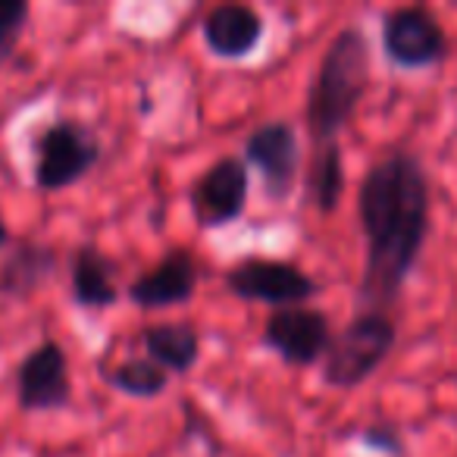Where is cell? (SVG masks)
I'll list each match as a JSON object with an SVG mask.
<instances>
[{
	"mask_svg": "<svg viewBox=\"0 0 457 457\" xmlns=\"http://www.w3.org/2000/svg\"><path fill=\"white\" fill-rule=\"evenodd\" d=\"M357 220L367 242L357 313H388L404 295L432 228V185L417 154L395 147L370 166L357 188Z\"/></svg>",
	"mask_w": 457,
	"mask_h": 457,
	"instance_id": "cell-1",
	"label": "cell"
},
{
	"mask_svg": "<svg viewBox=\"0 0 457 457\" xmlns=\"http://www.w3.org/2000/svg\"><path fill=\"white\" fill-rule=\"evenodd\" d=\"M370 41L363 29L345 26L323 51L304 101V126L313 147L338 141L370 88Z\"/></svg>",
	"mask_w": 457,
	"mask_h": 457,
	"instance_id": "cell-2",
	"label": "cell"
},
{
	"mask_svg": "<svg viewBox=\"0 0 457 457\" xmlns=\"http://www.w3.org/2000/svg\"><path fill=\"white\" fill-rule=\"evenodd\" d=\"M398 342L392 313L363 311L332 338L323 357V382L332 388H357L388 361Z\"/></svg>",
	"mask_w": 457,
	"mask_h": 457,
	"instance_id": "cell-3",
	"label": "cell"
},
{
	"mask_svg": "<svg viewBox=\"0 0 457 457\" xmlns=\"http://www.w3.org/2000/svg\"><path fill=\"white\" fill-rule=\"evenodd\" d=\"M104 145L91 126L79 120H54L35 138V188L57 195L79 185L97 163Z\"/></svg>",
	"mask_w": 457,
	"mask_h": 457,
	"instance_id": "cell-4",
	"label": "cell"
},
{
	"mask_svg": "<svg viewBox=\"0 0 457 457\" xmlns=\"http://www.w3.org/2000/svg\"><path fill=\"white\" fill-rule=\"evenodd\" d=\"M226 288L238 301L267 304L273 311L304 307L320 292L311 273L288 261H276V257H242L226 270Z\"/></svg>",
	"mask_w": 457,
	"mask_h": 457,
	"instance_id": "cell-5",
	"label": "cell"
},
{
	"mask_svg": "<svg viewBox=\"0 0 457 457\" xmlns=\"http://www.w3.org/2000/svg\"><path fill=\"white\" fill-rule=\"evenodd\" d=\"M382 54L395 70H432L448 57V35L426 7H395L379 26Z\"/></svg>",
	"mask_w": 457,
	"mask_h": 457,
	"instance_id": "cell-6",
	"label": "cell"
},
{
	"mask_svg": "<svg viewBox=\"0 0 457 457\" xmlns=\"http://www.w3.org/2000/svg\"><path fill=\"white\" fill-rule=\"evenodd\" d=\"M242 160L261 172L267 201L286 204L288 197L295 195V188H298L301 163H304L298 129L286 120L261 122V126L245 138Z\"/></svg>",
	"mask_w": 457,
	"mask_h": 457,
	"instance_id": "cell-7",
	"label": "cell"
},
{
	"mask_svg": "<svg viewBox=\"0 0 457 457\" xmlns=\"http://www.w3.org/2000/svg\"><path fill=\"white\" fill-rule=\"evenodd\" d=\"M251 176L242 157H220L191 182L188 207L197 228H226L248 207Z\"/></svg>",
	"mask_w": 457,
	"mask_h": 457,
	"instance_id": "cell-8",
	"label": "cell"
},
{
	"mask_svg": "<svg viewBox=\"0 0 457 457\" xmlns=\"http://www.w3.org/2000/svg\"><path fill=\"white\" fill-rule=\"evenodd\" d=\"M70 401V357L57 338H45L16 367V404L26 413H47L63 411Z\"/></svg>",
	"mask_w": 457,
	"mask_h": 457,
	"instance_id": "cell-9",
	"label": "cell"
},
{
	"mask_svg": "<svg viewBox=\"0 0 457 457\" xmlns=\"http://www.w3.org/2000/svg\"><path fill=\"white\" fill-rule=\"evenodd\" d=\"M329 313L320 307H282L263 323V345L288 367H313L332 345Z\"/></svg>",
	"mask_w": 457,
	"mask_h": 457,
	"instance_id": "cell-10",
	"label": "cell"
},
{
	"mask_svg": "<svg viewBox=\"0 0 457 457\" xmlns=\"http://www.w3.org/2000/svg\"><path fill=\"white\" fill-rule=\"evenodd\" d=\"M197 292V261L188 248H170L151 270L129 286V301L141 311H166L191 301Z\"/></svg>",
	"mask_w": 457,
	"mask_h": 457,
	"instance_id": "cell-11",
	"label": "cell"
},
{
	"mask_svg": "<svg viewBox=\"0 0 457 457\" xmlns=\"http://www.w3.org/2000/svg\"><path fill=\"white\" fill-rule=\"evenodd\" d=\"M267 22L248 4H220L201 22V38L207 51L228 63L248 60L261 47Z\"/></svg>",
	"mask_w": 457,
	"mask_h": 457,
	"instance_id": "cell-12",
	"label": "cell"
},
{
	"mask_svg": "<svg viewBox=\"0 0 457 457\" xmlns=\"http://www.w3.org/2000/svg\"><path fill=\"white\" fill-rule=\"evenodd\" d=\"M54 270H57V251L51 245L20 242L0 263V295L13 301L32 298L45 282H51Z\"/></svg>",
	"mask_w": 457,
	"mask_h": 457,
	"instance_id": "cell-13",
	"label": "cell"
},
{
	"mask_svg": "<svg viewBox=\"0 0 457 457\" xmlns=\"http://www.w3.org/2000/svg\"><path fill=\"white\" fill-rule=\"evenodd\" d=\"M70 288L72 304L85 307V311H110V307L120 304V288L113 282V263L95 245L76 248L70 263Z\"/></svg>",
	"mask_w": 457,
	"mask_h": 457,
	"instance_id": "cell-14",
	"label": "cell"
},
{
	"mask_svg": "<svg viewBox=\"0 0 457 457\" xmlns=\"http://www.w3.org/2000/svg\"><path fill=\"white\" fill-rule=\"evenodd\" d=\"M141 345L147 361L163 367L166 373L185 376L201 361V332L191 323H154L141 329Z\"/></svg>",
	"mask_w": 457,
	"mask_h": 457,
	"instance_id": "cell-15",
	"label": "cell"
},
{
	"mask_svg": "<svg viewBox=\"0 0 457 457\" xmlns=\"http://www.w3.org/2000/svg\"><path fill=\"white\" fill-rule=\"evenodd\" d=\"M307 197L320 213H336L345 197V154L342 145L313 147L311 166H307Z\"/></svg>",
	"mask_w": 457,
	"mask_h": 457,
	"instance_id": "cell-16",
	"label": "cell"
},
{
	"mask_svg": "<svg viewBox=\"0 0 457 457\" xmlns=\"http://www.w3.org/2000/svg\"><path fill=\"white\" fill-rule=\"evenodd\" d=\"M104 379H107L110 388L138 401H154L170 388V373L147 357H129V361L104 370Z\"/></svg>",
	"mask_w": 457,
	"mask_h": 457,
	"instance_id": "cell-17",
	"label": "cell"
},
{
	"mask_svg": "<svg viewBox=\"0 0 457 457\" xmlns=\"http://www.w3.org/2000/svg\"><path fill=\"white\" fill-rule=\"evenodd\" d=\"M29 20H32L29 0H0V63L13 57Z\"/></svg>",
	"mask_w": 457,
	"mask_h": 457,
	"instance_id": "cell-18",
	"label": "cell"
},
{
	"mask_svg": "<svg viewBox=\"0 0 457 457\" xmlns=\"http://www.w3.org/2000/svg\"><path fill=\"white\" fill-rule=\"evenodd\" d=\"M361 445L367 451H376L382 457H407V445H404V436H401L398 426L392 423H370L357 432Z\"/></svg>",
	"mask_w": 457,
	"mask_h": 457,
	"instance_id": "cell-19",
	"label": "cell"
},
{
	"mask_svg": "<svg viewBox=\"0 0 457 457\" xmlns=\"http://www.w3.org/2000/svg\"><path fill=\"white\" fill-rule=\"evenodd\" d=\"M10 242H13V236H10L7 216H4V210H0V251H7Z\"/></svg>",
	"mask_w": 457,
	"mask_h": 457,
	"instance_id": "cell-20",
	"label": "cell"
}]
</instances>
